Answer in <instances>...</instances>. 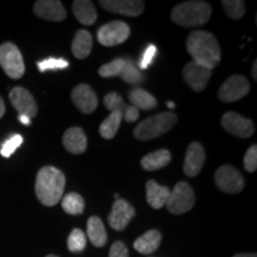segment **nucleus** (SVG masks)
<instances>
[{
    "mask_svg": "<svg viewBox=\"0 0 257 257\" xmlns=\"http://www.w3.org/2000/svg\"><path fill=\"white\" fill-rule=\"evenodd\" d=\"M186 47L193 62L211 70L220 62L221 50L216 37L207 31H193L186 41Z\"/></svg>",
    "mask_w": 257,
    "mask_h": 257,
    "instance_id": "nucleus-1",
    "label": "nucleus"
},
{
    "mask_svg": "<svg viewBox=\"0 0 257 257\" xmlns=\"http://www.w3.org/2000/svg\"><path fill=\"white\" fill-rule=\"evenodd\" d=\"M64 186H66V176L63 173L55 167L46 166L37 173L35 192L41 204L53 207L62 199Z\"/></svg>",
    "mask_w": 257,
    "mask_h": 257,
    "instance_id": "nucleus-2",
    "label": "nucleus"
},
{
    "mask_svg": "<svg viewBox=\"0 0 257 257\" xmlns=\"http://www.w3.org/2000/svg\"><path fill=\"white\" fill-rule=\"evenodd\" d=\"M212 15L208 3L193 0L176 5L172 11V21L184 28H195L206 24Z\"/></svg>",
    "mask_w": 257,
    "mask_h": 257,
    "instance_id": "nucleus-3",
    "label": "nucleus"
},
{
    "mask_svg": "<svg viewBox=\"0 0 257 257\" xmlns=\"http://www.w3.org/2000/svg\"><path fill=\"white\" fill-rule=\"evenodd\" d=\"M178 123V115L174 112H162L147 118L135 127L134 136L138 141H149L168 133Z\"/></svg>",
    "mask_w": 257,
    "mask_h": 257,
    "instance_id": "nucleus-4",
    "label": "nucleus"
},
{
    "mask_svg": "<svg viewBox=\"0 0 257 257\" xmlns=\"http://www.w3.org/2000/svg\"><path fill=\"white\" fill-rule=\"evenodd\" d=\"M0 66L11 79H21L25 73V64L21 50L11 42L0 46Z\"/></svg>",
    "mask_w": 257,
    "mask_h": 257,
    "instance_id": "nucleus-5",
    "label": "nucleus"
},
{
    "mask_svg": "<svg viewBox=\"0 0 257 257\" xmlns=\"http://www.w3.org/2000/svg\"><path fill=\"white\" fill-rule=\"evenodd\" d=\"M195 205V194L187 182H179L170 192L166 206L173 214H184Z\"/></svg>",
    "mask_w": 257,
    "mask_h": 257,
    "instance_id": "nucleus-6",
    "label": "nucleus"
},
{
    "mask_svg": "<svg viewBox=\"0 0 257 257\" xmlns=\"http://www.w3.org/2000/svg\"><path fill=\"white\" fill-rule=\"evenodd\" d=\"M214 181L220 191L230 193V194H237L242 192L245 185L243 175L236 168L229 165L220 166L217 169V172L214 173Z\"/></svg>",
    "mask_w": 257,
    "mask_h": 257,
    "instance_id": "nucleus-7",
    "label": "nucleus"
},
{
    "mask_svg": "<svg viewBox=\"0 0 257 257\" xmlns=\"http://www.w3.org/2000/svg\"><path fill=\"white\" fill-rule=\"evenodd\" d=\"M130 36V27L120 21L107 23L98 30L96 38L105 47H115L124 43Z\"/></svg>",
    "mask_w": 257,
    "mask_h": 257,
    "instance_id": "nucleus-8",
    "label": "nucleus"
},
{
    "mask_svg": "<svg viewBox=\"0 0 257 257\" xmlns=\"http://www.w3.org/2000/svg\"><path fill=\"white\" fill-rule=\"evenodd\" d=\"M250 91V83L243 75H232L220 86L218 98L223 102H233L242 99Z\"/></svg>",
    "mask_w": 257,
    "mask_h": 257,
    "instance_id": "nucleus-9",
    "label": "nucleus"
},
{
    "mask_svg": "<svg viewBox=\"0 0 257 257\" xmlns=\"http://www.w3.org/2000/svg\"><path fill=\"white\" fill-rule=\"evenodd\" d=\"M220 123L225 131L239 138H249L255 131L252 121L236 112H226L221 117Z\"/></svg>",
    "mask_w": 257,
    "mask_h": 257,
    "instance_id": "nucleus-10",
    "label": "nucleus"
},
{
    "mask_svg": "<svg viewBox=\"0 0 257 257\" xmlns=\"http://www.w3.org/2000/svg\"><path fill=\"white\" fill-rule=\"evenodd\" d=\"M212 70L195 62H188L182 69V76L186 83L195 92H202L207 87Z\"/></svg>",
    "mask_w": 257,
    "mask_h": 257,
    "instance_id": "nucleus-11",
    "label": "nucleus"
},
{
    "mask_svg": "<svg viewBox=\"0 0 257 257\" xmlns=\"http://www.w3.org/2000/svg\"><path fill=\"white\" fill-rule=\"evenodd\" d=\"M135 214H136V211L133 205L125 199L119 198L114 201L112 206V211L107 218L108 224L115 231H123L135 217Z\"/></svg>",
    "mask_w": 257,
    "mask_h": 257,
    "instance_id": "nucleus-12",
    "label": "nucleus"
},
{
    "mask_svg": "<svg viewBox=\"0 0 257 257\" xmlns=\"http://www.w3.org/2000/svg\"><path fill=\"white\" fill-rule=\"evenodd\" d=\"M10 101L14 107L19 112V114L27 115L32 119L36 117L38 112V106L35 101L31 93L23 87H15L10 92Z\"/></svg>",
    "mask_w": 257,
    "mask_h": 257,
    "instance_id": "nucleus-13",
    "label": "nucleus"
},
{
    "mask_svg": "<svg viewBox=\"0 0 257 257\" xmlns=\"http://www.w3.org/2000/svg\"><path fill=\"white\" fill-rule=\"evenodd\" d=\"M72 100L74 105L82 113L91 114L98 107V96L94 91L86 83H80L72 91Z\"/></svg>",
    "mask_w": 257,
    "mask_h": 257,
    "instance_id": "nucleus-14",
    "label": "nucleus"
},
{
    "mask_svg": "<svg viewBox=\"0 0 257 257\" xmlns=\"http://www.w3.org/2000/svg\"><path fill=\"white\" fill-rule=\"evenodd\" d=\"M205 149L199 142H192L186 150L184 161V172L189 178L197 176L205 163Z\"/></svg>",
    "mask_w": 257,
    "mask_h": 257,
    "instance_id": "nucleus-15",
    "label": "nucleus"
},
{
    "mask_svg": "<svg viewBox=\"0 0 257 257\" xmlns=\"http://www.w3.org/2000/svg\"><path fill=\"white\" fill-rule=\"evenodd\" d=\"M101 8L113 14L128 17H138L144 11V2L141 0H101Z\"/></svg>",
    "mask_w": 257,
    "mask_h": 257,
    "instance_id": "nucleus-16",
    "label": "nucleus"
},
{
    "mask_svg": "<svg viewBox=\"0 0 257 257\" xmlns=\"http://www.w3.org/2000/svg\"><path fill=\"white\" fill-rule=\"evenodd\" d=\"M34 12L40 18L50 22H62L67 17L66 9L57 0H38L34 5Z\"/></svg>",
    "mask_w": 257,
    "mask_h": 257,
    "instance_id": "nucleus-17",
    "label": "nucleus"
},
{
    "mask_svg": "<svg viewBox=\"0 0 257 257\" xmlns=\"http://www.w3.org/2000/svg\"><path fill=\"white\" fill-rule=\"evenodd\" d=\"M104 105L108 111L119 112L123 115V119L126 120L127 123H134L140 117V111L133 105L125 104L123 98L115 92H111L105 95Z\"/></svg>",
    "mask_w": 257,
    "mask_h": 257,
    "instance_id": "nucleus-18",
    "label": "nucleus"
},
{
    "mask_svg": "<svg viewBox=\"0 0 257 257\" xmlns=\"http://www.w3.org/2000/svg\"><path fill=\"white\" fill-rule=\"evenodd\" d=\"M62 143L67 152L80 155L87 150V137L81 127H69L63 135Z\"/></svg>",
    "mask_w": 257,
    "mask_h": 257,
    "instance_id": "nucleus-19",
    "label": "nucleus"
},
{
    "mask_svg": "<svg viewBox=\"0 0 257 257\" xmlns=\"http://www.w3.org/2000/svg\"><path fill=\"white\" fill-rule=\"evenodd\" d=\"M147 201L155 210H160L166 205L170 194V189L157 184L155 180H149L146 185Z\"/></svg>",
    "mask_w": 257,
    "mask_h": 257,
    "instance_id": "nucleus-20",
    "label": "nucleus"
},
{
    "mask_svg": "<svg viewBox=\"0 0 257 257\" xmlns=\"http://www.w3.org/2000/svg\"><path fill=\"white\" fill-rule=\"evenodd\" d=\"M161 239H162V234H161L160 231L149 230L135 240L134 248L140 253L149 255V253L155 252L159 249Z\"/></svg>",
    "mask_w": 257,
    "mask_h": 257,
    "instance_id": "nucleus-21",
    "label": "nucleus"
},
{
    "mask_svg": "<svg viewBox=\"0 0 257 257\" xmlns=\"http://www.w3.org/2000/svg\"><path fill=\"white\" fill-rule=\"evenodd\" d=\"M73 12L75 18L83 25H93L96 22V10L89 0H75L73 3Z\"/></svg>",
    "mask_w": 257,
    "mask_h": 257,
    "instance_id": "nucleus-22",
    "label": "nucleus"
},
{
    "mask_svg": "<svg viewBox=\"0 0 257 257\" xmlns=\"http://www.w3.org/2000/svg\"><path fill=\"white\" fill-rule=\"evenodd\" d=\"M128 100H130L131 105L136 107L138 111H150L157 106V100L154 95L148 93L146 89L135 87L128 92Z\"/></svg>",
    "mask_w": 257,
    "mask_h": 257,
    "instance_id": "nucleus-23",
    "label": "nucleus"
},
{
    "mask_svg": "<svg viewBox=\"0 0 257 257\" xmlns=\"http://www.w3.org/2000/svg\"><path fill=\"white\" fill-rule=\"evenodd\" d=\"M93 47L92 35L87 30H79L72 42V53L79 60L86 59Z\"/></svg>",
    "mask_w": 257,
    "mask_h": 257,
    "instance_id": "nucleus-24",
    "label": "nucleus"
},
{
    "mask_svg": "<svg viewBox=\"0 0 257 257\" xmlns=\"http://www.w3.org/2000/svg\"><path fill=\"white\" fill-rule=\"evenodd\" d=\"M170 160H172V154L169 150L160 149L144 156L141 161V166L144 170L154 172V170L166 167L170 162Z\"/></svg>",
    "mask_w": 257,
    "mask_h": 257,
    "instance_id": "nucleus-25",
    "label": "nucleus"
},
{
    "mask_svg": "<svg viewBox=\"0 0 257 257\" xmlns=\"http://www.w3.org/2000/svg\"><path fill=\"white\" fill-rule=\"evenodd\" d=\"M87 236L93 245L101 248L107 242V233L99 217H91L87 221Z\"/></svg>",
    "mask_w": 257,
    "mask_h": 257,
    "instance_id": "nucleus-26",
    "label": "nucleus"
},
{
    "mask_svg": "<svg viewBox=\"0 0 257 257\" xmlns=\"http://www.w3.org/2000/svg\"><path fill=\"white\" fill-rule=\"evenodd\" d=\"M121 120H123V115L119 112H111L110 115L102 121L100 127H99V133H100L101 137L105 140H112L117 135Z\"/></svg>",
    "mask_w": 257,
    "mask_h": 257,
    "instance_id": "nucleus-27",
    "label": "nucleus"
},
{
    "mask_svg": "<svg viewBox=\"0 0 257 257\" xmlns=\"http://www.w3.org/2000/svg\"><path fill=\"white\" fill-rule=\"evenodd\" d=\"M62 208L66 213L72 216L81 214L85 210V200L78 193H68L62 199Z\"/></svg>",
    "mask_w": 257,
    "mask_h": 257,
    "instance_id": "nucleus-28",
    "label": "nucleus"
},
{
    "mask_svg": "<svg viewBox=\"0 0 257 257\" xmlns=\"http://www.w3.org/2000/svg\"><path fill=\"white\" fill-rule=\"evenodd\" d=\"M120 78L124 80L125 82L128 83V85H140L144 81V75L142 72H140L135 63L131 60L126 59V63H125V67L123 72L120 74Z\"/></svg>",
    "mask_w": 257,
    "mask_h": 257,
    "instance_id": "nucleus-29",
    "label": "nucleus"
},
{
    "mask_svg": "<svg viewBox=\"0 0 257 257\" xmlns=\"http://www.w3.org/2000/svg\"><path fill=\"white\" fill-rule=\"evenodd\" d=\"M125 63H126V59H118L112 60L111 62L104 64L99 68L98 73L101 78H113V76H120L121 72H123Z\"/></svg>",
    "mask_w": 257,
    "mask_h": 257,
    "instance_id": "nucleus-30",
    "label": "nucleus"
},
{
    "mask_svg": "<svg viewBox=\"0 0 257 257\" xmlns=\"http://www.w3.org/2000/svg\"><path fill=\"white\" fill-rule=\"evenodd\" d=\"M223 9L226 12L227 17L237 21L245 15V3L242 0H223Z\"/></svg>",
    "mask_w": 257,
    "mask_h": 257,
    "instance_id": "nucleus-31",
    "label": "nucleus"
},
{
    "mask_svg": "<svg viewBox=\"0 0 257 257\" xmlns=\"http://www.w3.org/2000/svg\"><path fill=\"white\" fill-rule=\"evenodd\" d=\"M86 244H87L86 234L80 229H74L68 236V240H67V246H68L69 251L72 252H81L86 248Z\"/></svg>",
    "mask_w": 257,
    "mask_h": 257,
    "instance_id": "nucleus-32",
    "label": "nucleus"
},
{
    "mask_svg": "<svg viewBox=\"0 0 257 257\" xmlns=\"http://www.w3.org/2000/svg\"><path fill=\"white\" fill-rule=\"evenodd\" d=\"M69 66L68 61L63 59H55V57H50V59L40 61L37 63L38 69L41 73L47 72V70H57V69H64Z\"/></svg>",
    "mask_w": 257,
    "mask_h": 257,
    "instance_id": "nucleus-33",
    "label": "nucleus"
},
{
    "mask_svg": "<svg viewBox=\"0 0 257 257\" xmlns=\"http://www.w3.org/2000/svg\"><path fill=\"white\" fill-rule=\"evenodd\" d=\"M22 143H23V137H22L21 135H14V136L10 137L9 140L3 144L2 149H0V154L4 157H6V159H9V157L22 146Z\"/></svg>",
    "mask_w": 257,
    "mask_h": 257,
    "instance_id": "nucleus-34",
    "label": "nucleus"
},
{
    "mask_svg": "<svg viewBox=\"0 0 257 257\" xmlns=\"http://www.w3.org/2000/svg\"><path fill=\"white\" fill-rule=\"evenodd\" d=\"M244 168L246 172L253 173L257 169V146L253 144L246 150L245 155H244Z\"/></svg>",
    "mask_w": 257,
    "mask_h": 257,
    "instance_id": "nucleus-35",
    "label": "nucleus"
},
{
    "mask_svg": "<svg viewBox=\"0 0 257 257\" xmlns=\"http://www.w3.org/2000/svg\"><path fill=\"white\" fill-rule=\"evenodd\" d=\"M157 53V49L155 46H149L146 49V51H144L142 59H141V62H140V67L141 69H147L148 67L150 66L153 62L154 57H155Z\"/></svg>",
    "mask_w": 257,
    "mask_h": 257,
    "instance_id": "nucleus-36",
    "label": "nucleus"
},
{
    "mask_svg": "<svg viewBox=\"0 0 257 257\" xmlns=\"http://www.w3.org/2000/svg\"><path fill=\"white\" fill-rule=\"evenodd\" d=\"M108 257H128V251L126 245L120 240H117L112 244Z\"/></svg>",
    "mask_w": 257,
    "mask_h": 257,
    "instance_id": "nucleus-37",
    "label": "nucleus"
},
{
    "mask_svg": "<svg viewBox=\"0 0 257 257\" xmlns=\"http://www.w3.org/2000/svg\"><path fill=\"white\" fill-rule=\"evenodd\" d=\"M18 119L21 123H23L24 125H30L31 124V119L30 118H28L27 115H23V114H19Z\"/></svg>",
    "mask_w": 257,
    "mask_h": 257,
    "instance_id": "nucleus-38",
    "label": "nucleus"
},
{
    "mask_svg": "<svg viewBox=\"0 0 257 257\" xmlns=\"http://www.w3.org/2000/svg\"><path fill=\"white\" fill-rule=\"evenodd\" d=\"M4 114H5V102L3 100L2 96H0V119H2Z\"/></svg>",
    "mask_w": 257,
    "mask_h": 257,
    "instance_id": "nucleus-39",
    "label": "nucleus"
},
{
    "mask_svg": "<svg viewBox=\"0 0 257 257\" xmlns=\"http://www.w3.org/2000/svg\"><path fill=\"white\" fill-rule=\"evenodd\" d=\"M251 75L253 80H257V61H255L252 64V72H251Z\"/></svg>",
    "mask_w": 257,
    "mask_h": 257,
    "instance_id": "nucleus-40",
    "label": "nucleus"
},
{
    "mask_svg": "<svg viewBox=\"0 0 257 257\" xmlns=\"http://www.w3.org/2000/svg\"><path fill=\"white\" fill-rule=\"evenodd\" d=\"M232 257H257L256 253H237Z\"/></svg>",
    "mask_w": 257,
    "mask_h": 257,
    "instance_id": "nucleus-41",
    "label": "nucleus"
},
{
    "mask_svg": "<svg viewBox=\"0 0 257 257\" xmlns=\"http://www.w3.org/2000/svg\"><path fill=\"white\" fill-rule=\"evenodd\" d=\"M167 106L169 107V110H173V108L175 107V104H174V102H172V101H167Z\"/></svg>",
    "mask_w": 257,
    "mask_h": 257,
    "instance_id": "nucleus-42",
    "label": "nucleus"
},
{
    "mask_svg": "<svg viewBox=\"0 0 257 257\" xmlns=\"http://www.w3.org/2000/svg\"><path fill=\"white\" fill-rule=\"evenodd\" d=\"M47 257H59V256H56V255H48Z\"/></svg>",
    "mask_w": 257,
    "mask_h": 257,
    "instance_id": "nucleus-43",
    "label": "nucleus"
}]
</instances>
